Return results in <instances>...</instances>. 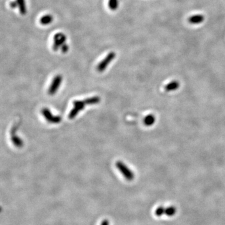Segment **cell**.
Returning a JSON list of instances; mask_svg holds the SVG:
<instances>
[{
  "mask_svg": "<svg viewBox=\"0 0 225 225\" xmlns=\"http://www.w3.org/2000/svg\"><path fill=\"white\" fill-rule=\"evenodd\" d=\"M108 6L113 11H114L118 7V0H109Z\"/></svg>",
  "mask_w": 225,
  "mask_h": 225,
  "instance_id": "9a60e30c",
  "label": "cell"
},
{
  "mask_svg": "<svg viewBox=\"0 0 225 225\" xmlns=\"http://www.w3.org/2000/svg\"><path fill=\"white\" fill-rule=\"evenodd\" d=\"M61 51L63 53H66L68 51V49H69V47L68 45L66 44H63L62 46H61Z\"/></svg>",
  "mask_w": 225,
  "mask_h": 225,
  "instance_id": "e0dca14e",
  "label": "cell"
},
{
  "mask_svg": "<svg viewBox=\"0 0 225 225\" xmlns=\"http://www.w3.org/2000/svg\"><path fill=\"white\" fill-rule=\"evenodd\" d=\"M116 166L128 181H132L134 179V175L133 172L124 163L121 161H118L116 163Z\"/></svg>",
  "mask_w": 225,
  "mask_h": 225,
  "instance_id": "6da1fadb",
  "label": "cell"
},
{
  "mask_svg": "<svg viewBox=\"0 0 225 225\" xmlns=\"http://www.w3.org/2000/svg\"><path fill=\"white\" fill-rule=\"evenodd\" d=\"M53 39H54V43H53V48L54 51H58L59 48L61 47L62 45L66 42V37L64 34L59 33L54 35Z\"/></svg>",
  "mask_w": 225,
  "mask_h": 225,
  "instance_id": "5b68a950",
  "label": "cell"
},
{
  "mask_svg": "<svg viewBox=\"0 0 225 225\" xmlns=\"http://www.w3.org/2000/svg\"><path fill=\"white\" fill-rule=\"evenodd\" d=\"M155 116L153 114H150L147 115V116L144 118L143 120V123L144 125H146V126H152V125L155 122Z\"/></svg>",
  "mask_w": 225,
  "mask_h": 225,
  "instance_id": "9c48e42d",
  "label": "cell"
},
{
  "mask_svg": "<svg viewBox=\"0 0 225 225\" xmlns=\"http://www.w3.org/2000/svg\"><path fill=\"white\" fill-rule=\"evenodd\" d=\"M164 212H165V208L163 206H159L156 209V211H155V214H156V216L159 217V216H161L163 214H164Z\"/></svg>",
  "mask_w": 225,
  "mask_h": 225,
  "instance_id": "2e32d148",
  "label": "cell"
},
{
  "mask_svg": "<svg viewBox=\"0 0 225 225\" xmlns=\"http://www.w3.org/2000/svg\"><path fill=\"white\" fill-rule=\"evenodd\" d=\"M9 6L12 8H16L17 6H18V4L17 1H13V2L10 3Z\"/></svg>",
  "mask_w": 225,
  "mask_h": 225,
  "instance_id": "ac0fdd59",
  "label": "cell"
},
{
  "mask_svg": "<svg viewBox=\"0 0 225 225\" xmlns=\"http://www.w3.org/2000/svg\"><path fill=\"white\" fill-rule=\"evenodd\" d=\"M53 20V17L50 14L44 15L40 19V23L43 25H47L50 23H51Z\"/></svg>",
  "mask_w": 225,
  "mask_h": 225,
  "instance_id": "30bf717a",
  "label": "cell"
},
{
  "mask_svg": "<svg viewBox=\"0 0 225 225\" xmlns=\"http://www.w3.org/2000/svg\"><path fill=\"white\" fill-rule=\"evenodd\" d=\"M41 113L45 119H46V121L49 123H59L61 121V117H60L59 116H54L48 108H43L41 110Z\"/></svg>",
  "mask_w": 225,
  "mask_h": 225,
  "instance_id": "277c9868",
  "label": "cell"
},
{
  "mask_svg": "<svg viewBox=\"0 0 225 225\" xmlns=\"http://www.w3.org/2000/svg\"><path fill=\"white\" fill-rule=\"evenodd\" d=\"M86 104L85 103L84 100L83 101H79V100H76L73 102V108L71 109V111H70L68 115V118L69 119H73L77 116V114L79 113V111H81L83 110Z\"/></svg>",
  "mask_w": 225,
  "mask_h": 225,
  "instance_id": "7a4b0ae2",
  "label": "cell"
},
{
  "mask_svg": "<svg viewBox=\"0 0 225 225\" xmlns=\"http://www.w3.org/2000/svg\"><path fill=\"white\" fill-rule=\"evenodd\" d=\"M100 225H109V222L107 219H105L103 220V221Z\"/></svg>",
  "mask_w": 225,
  "mask_h": 225,
  "instance_id": "d6986e66",
  "label": "cell"
},
{
  "mask_svg": "<svg viewBox=\"0 0 225 225\" xmlns=\"http://www.w3.org/2000/svg\"><path fill=\"white\" fill-rule=\"evenodd\" d=\"M61 82H62V76H61V75L58 74L57 75V76H55L53 78V81L48 89V94L50 95H53L54 94L56 93Z\"/></svg>",
  "mask_w": 225,
  "mask_h": 225,
  "instance_id": "8992f818",
  "label": "cell"
},
{
  "mask_svg": "<svg viewBox=\"0 0 225 225\" xmlns=\"http://www.w3.org/2000/svg\"><path fill=\"white\" fill-rule=\"evenodd\" d=\"M100 98L98 96H93L84 99V101L86 104H94L98 103L100 101Z\"/></svg>",
  "mask_w": 225,
  "mask_h": 225,
  "instance_id": "4fadbf2b",
  "label": "cell"
},
{
  "mask_svg": "<svg viewBox=\"0 0 225 225\" xmlns=\"http://www.w3.org/2000/svg\"><path fill=\"white\" fill-rule=\"evenodd\" d=\"M18 7L19 9V12L22 15L26 14V6L25 3V0H17Z\"/></svg>",
  "mask_w": 225,
  "mask_h": 225,
  "instance_id": "8fae6325",
  "label": "cell"
},
{
  "mask_svg": "<svg viewBox=\"0 0 225 225\" xmlns=\"http://www.w3.org/2000/svg\"><path fill=\"white\" fill-rule=\"evenodd\" d=\"M179 87V83L177 81H173L169 83L164 87V89L166 91H172L176 90Z\"/></svg>",
  "mask_w": 225,
  "mask_h": 225,
  "instance_id": "ba28073f",
  "label": "cell"
},
{
  "mask_svg": "<svg viewBox=\"0 0 225 225\" xmlns=\"http://www.w3.org/2000/svg\"><path fill=\"white\" fill-rule=\"evenodd\" d=\"M189 22L191 23H199L203 21V16L201 15H198V16H194L189 19Z\"/></svg>",
  "mask_w": 225,
  "mask_h": 225,
  "instance_id": "5bb4252c",
  "label": "cell"
},
{
  "mask_svg": "<svg viewBox=\"0 0 225 225\" xmlns=\"http://www.w3.org/2000/svg\"><path fill=\"white\" fill-rule=\"evenodd\" d=\"M115 57H116V53L114 52H110L109 53H108L106 58H104L102 61L98 64L97 66L98 71L99 72L104 71L105 69L108 66V64L113 61Z\"/></svg>",
  "mask_w": 225,
  "mask_h": 225,
  "instance_id": "3957f363",
  "label": "cell"
},
{
  "mask_svg": "<svg viewBox=\"0 0 225 225\" xmlns=\"http://www.w3.org/2000/svg\"><path fill=\"white\" fill-rule=\"evenodd\" d=\"M177 209L174 206H170L167 208H165V212L164 214L168 216H173L176 213Z\"/></svg>",
  "mask_w": 225,
  "mask_h": 225,
  "instance_id": "7c38bea8",
  "label": "cell"
},
{
  "mask_svg": "<svg viewBox=\"0 0 225 225\" xmlns=\"http://www.w3.org/2000/svg\"><path fill=\"white\" fill-rule=\"evenodd\" d=\"M15 130H16V129H12V131L11 132V141L14 144V146H16L18 148H21L23 146V142L21 139L19 138L18 136H16V134H15Z\"/></svg>",
  "mask_w": 225,
  "mask_h": 225,
  "instance_id": "52a82bcc",
  "label": "cell"
}]
</instances>
